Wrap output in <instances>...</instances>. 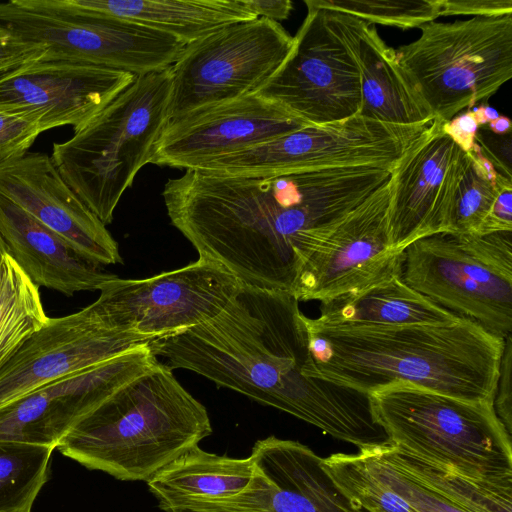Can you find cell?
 Returning a JSON list of instances; mask_svg holds the SVG:
<instances>
[{
    "label": "cell",
    "mask_w": 512,
    "mask_h": 512,
    "mask_svg": "<svg viewBox=\"0 0 512 512\" xmlns=\"http://www.w3.org/2000/svg\"><path fill=\"white\" fill-rule=\"evenodd\" d=\"M6 252H7L6 251V247H5L3 241H2V239L0 237V255L3 254V253H6Z\"/></svg>",
    "instance_id": "cell-43"
},
{
    "label": "cell",
    "mask_w": 512,
    "mask_h": 512,
    "mask_svg": "<svg viewBox=\"0 0 512 512\" xmlns=\"http://www.w3.org/2000/svg\"><path fill=\"white\" fill-rule=\"evenodd\" d=\"M479 126H484L497 119L500 115L490 106H480L473 111Z\"/></svg>",
    "instance_id": "cell-41"
},
{
    "label": "cell",
    "mask_w": 512,
    "mask_h": 512,
    "mask_svg": "<svg viewBox=\"0 0 512 512\" xmlns=\"http://www.w3.org/2000/svg\"><path fill=\"white\" fill-rule=\"evenodd\" d=\"M443 131L464 152H470L475 144L479 124L473 111H467L442 124Z\"/></svg>",
    "instance_id": "cell-39"
},
{
    "label": "cell",
    "mask_w": 512,
    "mask_h": 512,
    "mask_svg": "<svg viewBox=\"0 0 512 512\" xmlns=\"http://www.w3.org/2000/svg\"><path fill=\"white\" fill-rule=\"evenodd\" d=\"M303 319L309 377L366 394L410 383L470 402L494 401L504 339L471 320L355 326Z\"/></svg>",
    "instance_id": "cell-3"
},
{
    "label": "cell",
    "mask_w": 512,
    "mask_h": 512,
    "mask_svg": "<svg viewBox=\"0 0 512 512\" xmlns=\"http://www.w3.org/2000/svg\"><path fill=\"white\" fill-rule=\"evenodd\" d=\"M0 28L17 41L42 44L46 60L87 63L137 77L171 67L185 48L175 37L74 0L0 2Z\"/></svg>",
    "instance_id": "cell-8"
},
{
    "label": "cell",
    "mask_w": 512,
    "mask_h": 512,
    "mask_svg": "<svg viewBox=\"0 0 512 512\" xmlns=\"http://www.w3.org/2000/svg\"><path fill=\"white\" fill-rule=\"evenodd\" d=\"M322 464L343 492L368 511L415 512L367 470L358 454H332Z\"/></svg>",
    "instance_id": "cell-32"
},
{
    "label": "cell",
    "mask_w": 512,
    "mask_h": 512,
    "mask_svg": "<svg viewBox=\"0 0 512 512\" xmlns=\"http://www.w3.org/2000/svg\"><path fill=\"white\" fill-rule=\"evenodd\" d=\"M41 114L29 108L0 106V167L24 157L42 133Z\"/></svg>",
    "instance_id": "cell-34"
},
{
    "label": "cell",
    "mask_w": 512,
    "mask_h": 512,
    "mask_svg": "<svg viewBox=\"0 0 512 512\" xmlns=\"http://www.w3.org/2000/svg\"><path fill=\"white\" fill-rule=\"evenodd\" d=\"M308 125L271 100L247 95L169 120L149 163L193 170Z\"/></svg>",
    "instance_id": "cell-17"
},
{
    "label": "cell",
    "mask_w": 512,
    "mask_h": 512,
    "mask_svg": "<svg viewBox=\"0 0 512 512\" xmlns=\"http://www.w3.org/2000/svg\"><path fill=\"white\" fill-rule=\"evenodd\" d=\"M368 448L468 512H512V484L470 479L420 459L390 442Z\"/></svg>",
    "instance_id": "cell-27"
},
{
    "label": "cell",
    "mask_w": 512,
    "mask_h": 512,
    "mask_svg": "<svg viewBox=\"0 0 512 512\" xmlns=\"http://www.w3.org/2000/svg\"><path fill=\"white\" fill-rule=\"evenodd\" d=\"M489 131L497 135H505L511 133V121L508 117L499 116L497 119L484 125Z\"/></svg>",
    "instance_id": "cell-42"
},
{
    "label": "cell",
    "mask_w": 512,
    "mask_h": 512,
    "mask_svg": "<svg viewBox=\"0 0 512 512\" xmlns=\"http://www.w3.org/2000/svg\"><path fill=\"white\" fill-rule=\"evenodd\" d=\"M303 316L291 293L241 284L217 316L149 346L172 370L196 372L359 449L388 443L369 394L306 375Z\"/></svg>",
    "instance_id": "cell-2"
},
{
    "label": "cell",
    "mask_w": 512,
    "mask_h": 512,
    "mask_svg": "<svg viewBox=\"0 0 512 512\" xmlns=\"http://www.w3.org/2000/svg\"><path fill=\"white\" fill-rule=\"evenodd\" d=\"M329 18L353 56L360 77L359 115L394 125L418 126L434 117L400 64L397 51L361 19L330 12Z\"/></svg>",
    "instance_id": "cell-21"
},
{
    "label": "cell",
    "mask_w": 512,
    "mask_h": 512,
    "mask_svg": "<svg viewBox=\"0 0 512 512\" xmlns=\"http://www.w3.org/2000/svg\"><path fill=\"white\" fill-rule=\"evenodd\" d=\"M250 456L272 484L264 512H370L343 492L320 456L297 441L270 436L258 440Z\"/></svg>",
    "instance_id": "cell-23"
},
{
    "label": "cell",
    "mask_w": 512,
    "mask_h": 512,
    "mask_svg": "<svg viewBox=\"0 0 512 512\" xmlns=\"http://www.w3.org/2000/svg\"><path fill=\"white\" fill-rule=\"evenodd\" d=\"M211 434L205 406L159 362L88 414L56 448L88 469L148 481Z\"/></svg>",
    "instance_id": "cell-4"
},
{
    "label": "cell",
    "mask_w": 512,
    "mask_h": 512,
    "mask_svg": "<svg viewBox=\"0 0 512 512\" xmlns=\"http://www.w3.org/2000/svg\"><path fill=\"white\" fill-rule=\"evenodd\" d=\"M512 231V188H503L496 196L478 235Z\"/></svg>",
    "instance_id": "cell-38"
},
{
    "label": "cell",
    "mask_w": 512,
    "mask_h": 512,
    "mask_svg": "<svg viewBox=\"0 0 512 512\" xmlns=\"http://www.w3.org/2000/svg\"><path fill=\"white\" fill-rule=\"evenodd\" d=\"M258 18L278 22L289 17L293 4L290 0H244Z\"/></svg>",
    "instance_id": "cell-40"
},
{
    "label": "cell",
    "mask_w": 512,
    "mask_h": 512,
    "mask_svg": "<svg viewBox=\"0 0 512 512\" xmlns=\"http://www.w3.org/2000/svg\"><path fill=\"white\" fill-rule=\"evenodd\" d=\"M439 17L472 15L474 17L512 14V0H439Z\"/></svg>",
    "instance_id": "cell-37"
},
{
    "label": "cell",
    "mask_w": 512,
    "mask_h": 512,
    "mask_svg": "<svg viewBox=\"0 0 512 512\" xmlns=\"http://www.w3.org/2000/svg\"><path fill=\"white\" fill-rule=\"evenodd\" d=\"M400 253L382 272L345 293L321 301L325 324L402 326L444 324L459 317L409 287L400 276Z\"/></svg>",
    "instance_id": "cell-24"
},
{
    "label": "cell",
    "mask_w": 512,
    "mask_h": 512,
    "mask_svg": "<svg viewBox=\"0 0 512 512\" xmlns=\"http://www.w3.org/2000/svg\"><path fill=\"white\" fill-rule=\"evenodd\" d=\"M0 237L6 251L39 287L72 296L100 291L118 276L78 254L63 239L0 194Z\"/></svg>",
    "instance_id": "cell-22"
},
{
    "label": "cell",
    "mask_w": 512,
    "mask_h": 512,
    "mask_svg": "<svg viewBox=\"0 0 512 512\" xmlns=\"http://www.w3.org/2000/svg\"><path fill=\"white\" fill-rule=\"evenodd\" d=\"M54 449L0 440V512H31Z\"/></svg>",
    "instance_id": "cell-29"
},
{
    "label": "cell",
    "mask_w": 512,
    "mask_h": 512,
    "mask_svg": "<svg viewBox=\"0 0 512 512\" xmlns=\"http://www.w3.org/2000/svg\"><path fill=\"white\" fill-rule=\"evenodd\" d=\"M285 61L256 93L310 125L359 115L360 77L356 62L326 10L307 6Z\"/></svg>",
    "instance_id": "cell-14"
},
{
    "label": "cell",
    "mask_w": 512,
    "mask_h": 512,
    "mask_svg": "<svg viewBox=\"0 0 512 512\" xmlns=\"http://www.w3.org/2000/svg\"><path fill=\"white\" fill-rule=\"evenodd\" d=\"M240 281L204 258L144 279L115 278L96 299L112 326L151 340L176 335L217 316Z\"/></svg>",
    "instance_id": "cell-12"
},
{
    "label": "cell",
    "mask_w": 512,
    "mask_h": 512,
    "mask_svg": "<svg viewBox=\"0 0 512 512\" xmlns=\"http://www.w3.org/2000/svg\"><path fill=\"white\" fill-rule=\"evenodd\" d=\"M378 166L240 176L199 169L168 179L171 224L241 284L292 294L293 238L344 216L390 180Z\"/></svg>",
    "instance_id": "cell-1"
},
{
    "label": "cell",
    "mask_w": 512,
    "mask_h": 512,
    "mask_svg": "<svg viewBox=\"0 0 512 512\" xmlns=\"http://www.w3.org/2000/svg\"><path fill=\"white\" fill-rule=\"evenodd\" d=\"M293 42L280 23L257 18L186 45L171 66L169 120L256 94L285 61Z\"/></svg>",
    "instance_id": "cell-10"
},
{
    "label": "cell",
    "mask_w": 512,
    "mask_h": 512,
    "mask_svg": "<svg viewBox=\"0 0 512 512\" xmlns=\"http://www.w3.org/2000/svg\"><path fill=\"white\" fill-rule=\"evenodd\" d=\"M175 37L185 45L233 23L258 17L244 0H74Z\"/></svg>",
    "instance_id": "cell-26"
},
{
    "label": "cell",
    "mask_w": 512,
    "mask_h": 512,
    "mask_svg": "<svg viewBox=\"0 0 512 512\" xmlns=\"http://www.w3.org/2000/svg\"><path fill=\"white\" fill-rule=\"evenodd\" d=\"M512 337L511 334L504 338V348L500 362L496 392L493 401L495 413L511 436L512 433Z\"/></svg>",
    "instance_id": "cell-35"
},
{
    "label": "cell",
    "mask_w": 512,
    "mask_h": 512,
    "mask_svg": "<svg viewBox=\"0 0 512 512\" xmlns=\"http://www.w3.org/2000/svg\"><path fill=\"white\" fill-rule=\"evenodd\" d=\"M159 362L143 343L37 388L0 408V440L56 448L88 414Z\"/></svg>",
    "instance_id": "cell-15"
},
{
    "label": "cell",
    "mask_w": 512,
    "mask_h": 512,
    "mask_svg": "<svg viewBox=\"0 0 512 512\" xmlns=\"http://www.w3.org/2000/svg\"><path fill=\"white\" fill-rule=\"evenodd\" d=\"M136 78L125 71L41 57L0 79V106L38 111L42 132L65 125L76 132Z\"/></svg>",
    "instance_id": "cell-19"
},
{
    "label": "cell",
    "mask_w": 512,
    "mask_h": 512,
    "mask_svg": "<svg viewBox=\"0 0 512 512\" xmlns=\"http://www.w3.org/2000/svg\"><path fill=\"white\" fill-rule=\"evenodd\" d=\"M150 341L112 326L96 300L77 312L49 317L0 369V408Z\"/></svg>",
    "instance_id": "cell-16"
},
{
    "label": "cell",
    "mask_w": 512,
    "mask_h": 512,
    "mask_svg": "<svg viewBox=\"0 0 512 512\" xmlns=\"http://www.w3.org/2000/svg\"><path fill=\"white\" fill-rule=\"evenodd\" d=\"M430 123L401 126L357 115L339 122L305 126L216 158L197 169L240 176L359 166L394 169Z\"/></svg>",
    "instance_id": "cell-11"
},
{
    "label": "cell",
    "mask_w": 512,
    "mask_h": 512,
    "mask_svg": "<svg viewBox=\"0 0 512 512\" xmlns=\"http://www.w3.org/2000/svg\"><path fill=\"white\" fill-rule=\"evenodd\" d=\"M357 454L367 470L415 512H468L369 448L359 449Z\"/></svg>",
    "instance_id": "cell-33"
},
{
    "label": "cell",
    "mask_w": 512,
    "mask_h": 512,
    "mask_svg": "<svg viewBox=\"0 0 512 512\" xmlns=\"http://www.w3.org/2000/svg\"><path fill=\"white\" fill-rule=\"evenodd\" d=\"M389 442L470 479L512 484L511 436L493 403L470 402L410 383L369 394Z\"/></svg>",
    "instance_id": "cell-6"
},
{
    "label": "cell",
    "mask_w": 512,
    "mask_h": 512,
    "mask_svg": "<svg viewBox=\"0 0 512 512\" xmlns=\"http://www.w3.org/2000/svg\"><path fill=\"white\" fill-rule=\"evenodd\" d=\"M389 181L339 219L299 232L292 240L297 300L323 301L345 293L386 269L398 256L391 248Z\"/></svg>",
    "instance_id": "cell-13"
},
{
    "label": "cell",
    "mask_w": 512,
    "mask_h": 512,
    "mask_svg": "<svg viewBox=\"0 0 512 512\" xmlns=\"http://www.w3.org/2000/svg\"><path fill=\"white\" fill-rule=\"evenodd\" d=\"M0 194L98 264L122 263L119 246L100 219L66 184L47 154L27 153L0 167Z\"/></svg>",
    "instance_id": "cell-20"
},
{
    "label": "cell",
    "mask_w": 512,
    "mask_h": 512,
    "mask_svg": "<svg viewBox=\"0 0 512 512\" xmlns=\"http://www.w3.org/2000/svg\"><path fill=\"white\" fill-rule=\"evenodd\" d=\"M306 6L346 14L367 23L420 28L439 17V0H305Z\"/></svg>",
    "instance_id": "cell-31"
},
{
    "label": "cell",
    "mask_w": 512,
    "mask_h": 512,
    "mask_svg": "<svg viewBox=\"0 0 512 512\" xmlns=\"http://www.w3.org/2000/svg\"><path fill=\"white\" fill-rule=\"evenodd\" d=\"M170 89L171 67L139 76L70 139L53 144L59 174L104 225L149 163L169 121Z\"/></svg>",
    "instance_id": "cell-5"
},
{
    "label": "cell",
    "mask_w": 512,
    "mask_h": 512,
    "mask_svg": "<svg viewBox=\"0 0 512 512\" xmlns=\"http://www.w3.org/2000/svg\"><path fill=\"white\" fill-rule=\"evenodd\" d=\"M8 37L9 36L7 35V33L0 28V40L6 39Z\"/></svg>",
    "instance_id": "cell-44"
},
{
    "label": "cell",
    "mask_w": 512,
    "mask_h": 512,
    "mask_svg": "<svg viewBox=\"0 0 512 512\" xmlns=\"http://www.w3.org/2000/svg\"><path fill=\"white\" fill-rule=\"evenodd\" d=\"M45 52L46 47L42 44L17 41L10 37L0 40V79L38 61Z\"/></svg>",
    "instance_id": "cell-36"
},
{
    "label": "cell",
    "mask_w": 512,
    "mask_h": 512,
    "mask_svg": "<svg viewBox=\"0 0 512 512\" xmlns=\"http://www.w3.org/2000/svg\"><path fill=\"white\" fill-rule=\"evenodd\" d=\"M255 473L251 456L231 458L195 446L154 474L147 484L163 511L176 512L235 496L250 486Z\"/></svg>",
    "instance_id": "cell-25"
},
{
    "label": "cell",
    "mask_w": 512,
    "mask_h": 512,
    "mask_svg": "<svg viewBox=\"0 0 512 512\" xmlns=\"http://www.w3.org/2000/svg\"><path fill=\"white\" fill-rule=\"evenodd\" d=\"M420 30L397 55L434 119L451 121L512 77V14L433 21Z\"/></svg>",
    "instance_id": "cell-9"
},
{
    "label": "cell",
    "mask_w": 512,
    "mask_h": 512,
    "mask_svg": "<svg viewBox=\"0 0 512 512\" xmlns=\"http://www.w3.org/2000/svg\"><path fill=\"white\" fill-rule=\"evenodd\" d=\"M442 124L433 119L392 170L388 227L395 252L419 238L445 232L463 150L445 134Z\"/></svg>",
    "instance_id": "cell-18"
},
{
    "label": "cell",
    "mask_w": 512,
    "mask_h": 512,
    "mask_svg": "<svg viewBox=\"0 0 512 512\" xmlns=\"http://www.w3.org/2000/svg\"><path fill=\"white\" fill-rule=\"evenodd\" d=\"M48 319L39 286L10 254H1L0 369L31 336L46 325Z\"/></svg>",
    "instance_id": "cell-28"
},
{
    "label": "cell",
    "mask_w": 512,
    "mask_h": 512,
    "mask_svg": "<svg viewBox=\"0 0 512 512\" xmlns=\"http://www.w3.org/2000/svg\"><path fill=\"white\" fill-rule=\"evenodd\" d=\"M400 276L436 305L488 332H512V231L438 232L400 252Z\"/></svg>",
    "instance_id": "cell-7"
},
{
    "label": "cell",
    "mask_w": 512,
    "mask_h": 512,
    "mask_svg": "<svg viewBox=\"0 0 512 512\" xmlns=\"http://www.w3.org/2000/svg\"><path fill=\"white\" fill-rule=\"evenodd\" d=\"M512 188L511 180L493 175L467 152H462L459 173L446 215L445 232L478 234L496 196Z\"/></svg>",
    "instance_id": "cell-30"
}]
</instances>
